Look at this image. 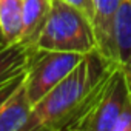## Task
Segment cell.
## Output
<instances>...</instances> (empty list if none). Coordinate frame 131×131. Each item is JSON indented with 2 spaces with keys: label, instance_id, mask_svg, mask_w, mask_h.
Masks as SVG:
<instances>
[{
  "label": "cell",
  "instance_id": "3957f363",
  "mask_svg": "<svg viewBox=\"0 0 131 131\" xmlns=\"http://www.w3.org/2000/svg\"><path fill=\"white\" fill-rule=\"evenodd\" d=\"M131 94L126 73L122 63H116L102 80L91 108L77 123L74 131H114L117 117Z\"/></svg>",
  "mask_w": 131,
  "mask_h": 131
},
{
  "label": "cell",
  "instance_id": "5b68a950",
  "mask_svg": "<svg viewBox=\"0 0 131 131\" xmlns=\"http://www.w3.org/2000/svg\"><path fill=\"white\" fill-rule=\"evenodd\" d=\"M25 79L0 108V131H26L34 102L29 97Z\"/></svg>",
  "mask_w": 131,
  "mask_h": 131
},
{
  "label": "cell",
  "instance_id": "6da1fadb",
  "mask_svg": "<svg viewBox=\"0 0 131 131\" xmlns=\"http://www.w3.org/2000/svg\"><path fill=\"white\" fill-rule=\"evenodd\" d=\"M116 63L99 49L85 54L76 68L34 105L26 131H74Z\"/></svg>",
  "mask_w": 131,
  "mask_h": 131
},
{
  "label": "cell",
  "instance_id": "7c38bea8",
  "mask_svg": "<svg viewBox=\"0 0 131 131\" xmlns=\"http://www.w3.org/2000/svg\"><path fill=\"white\" fill-rule=\"evenodd\" d=\"M23 79H25V73H22L20 76H17V77H14L13 80H9L8 83H5L3 86H0V108L3 106V103L8 100V97L17 90V86L23 82Z\"/></svg>",
  "mask_w": 131,
  "mask_h": 131
},
{
  "label": "cell",
  "instance_id": "ba28073f",
  "mask_svg": "<svg viewBox=\"0 0 131 131\" xmlns=\"http://www.w3.org/2000/svg\"><path fill=\"white\" fill-rule=\"evenodd\" d=\"M52 0H23V29L20 42L36 45L51 11Z\"/></svg>",
  "mask_w": 131,
  "mask_h": 131
},
{
  "label": "cell",
  "instance_id": "8fae6325",
  "mask_svg": "<svg viewBox=\"0 0 131 131\" xmlns=\"http://www.w3.org/2000/svg\"><path fill=\"white\" fill-rule=\"evenodd\" d=\"M114 131H131V94L128 96V99L117 117Z\"/></svg>",
  "mask_w": 131,
  "mask_h": 131
},
{
  "label": "cell",
  "instance_id": "9c48e42d",
  "mask_svg": "<svg viewBox=\"0 0 131 131\" xmlns=\"http://www.w3.org/2000/svg\"><path fill=\"white\" fill-rule=\"evenodd\" d=\"M23 29V0H0V36L2 45L20 42Z\"/></svg>",
  "mask_w": 131,
  "mask_h": 131
},
{
  "label": "cell",
  "instance_id": "7a4b0ae2",
  "mask_svg": "<svg viewBox=\"0 0 131 131\" xmlns=\"http://www.w3.org/2000/svg\"><path fill=\"white\" fill-rule=\"evenodd\" d=\"M34 48L88 54L97 48L94 23L65 0H52L46 23Z\"/></svg>",
  "mask_w": 131,
  "mask_h": 131
},
{
  "label": "cell",
  "instance_id": "277c9868",
  "mask_svg": "<svg viewBox=\"0 0 131 131\" xmlns=\"http://www.w3.org/2000/svg\"><path fill=\"white\" fill-rule=\"evenodd\" d=\"M85 54L34 48L26 67V88L34 105L63 80Z\"/></svg>",
  "mask_w": 131,
  "mask_h": 131
},
{
  "label": "cell",
  "instance_id": "4fadbf2b",
  "mask_svg": "<svg viewBox=\"0 0 131 131\" xmlns=\"http://www.w3.org/2000/svg\"><path fill=\"white\" fill-rule=\"evenodd\" d=\"M65 2H68V3L73 5L74 8H77L79 11H82V13L94 23L96 11H94V3H93V0H65Z\"/></svg>",
  "mask_w": 131,
  "mask_h": 131
},
{
  "label": "cell",
  "instance_id": "5bb4252c",
  "mask_svg": "<svg viewBox=\"0 0 131 131\" xmlns=\"http://www.w3.org/2000/svg\"><path fill=\"white\" fill-rule=\"evenodd\" d=\"M125 68V73H126V79H128V83H129V90H131V56H129V60L123 65Z\"/></svg>",
  "mask_w": 131,
  "mask_h": 131
},
{
  "label": "cell",
  "instance_id": "8992f818",
  "mask_svg": "<svg viewBox=\"0 0 131 131\" xmlns=\"http://www.w3.org/2000/svg\"><path fill=\"white\" fill-rule=\"evenodd\" d=\"M96 19H94V29L97 37V48L99 51L111 59H116V40H114V25L116 16L120 5V0H93Z\"/></svg>",
  "mask_w": 131,
  "mask_h": 131
},
{
  "label": "cell",
  "instance_id": "52a82bcc",
  "mask_svg": "<svg viewBox=\"0 0 131 131\" xmlns=\"http://www.w3.org/2000/svg\"><path fill=\"white\" fill-rule=\"evenodd\" d=\"M32 49V45L23 42L0 48V86L26 71Z\"/></svg>",
  "mask_w": 131,
  "mask_h": 131
},
{
  "label": "cell",
  "instance_id": "30bf717a",
  "mask_svg": "<svg viewBox=\"0 0 131 131\" xmlns=\"http://www.w3.org/2000/svg\"><path fill=\"white\" fill-rule=\"evenodd\" d=\"M116 59L125 65L131 56V0H120L114 25Z\"/></svg>",
  "mask_w": 131,
  "mask_h": 131
},
{
  "label": "cell",
  "instance_id": "9a60e30c",
  "mask_svg": "<svg viewBox=\"0 0 131 131\" xmlns=\"http://www.w3.org/2000/svg\"><path fill=\"white\" fill-rule=\"evenodd\" d=\"M3 45H2V36H0V48H2Z\"/></svg>",
  "mask_w": 131,
  "mask_h": 131
}]
</instances>
